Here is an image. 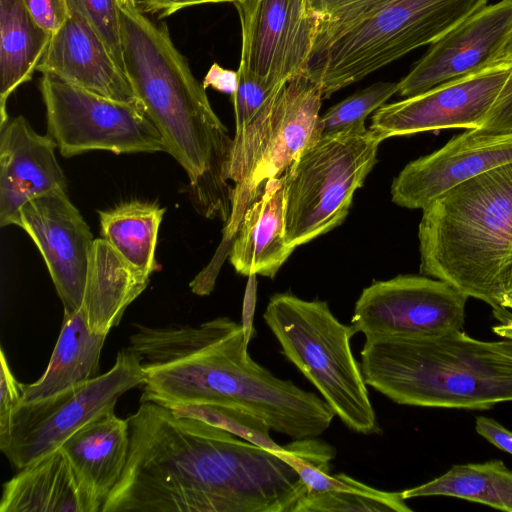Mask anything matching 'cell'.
<instances>
[{
	"instance_id": "obj_1",
	"label": "cell",
	"mask_w": 512,
	"mask_h": 512,
	"mask_svg": "<svg viewBox=\"0 0 512 512\" xmlns=\"http://www.w3.org/2000/svg\"><path fill=\"white\" fill-rule=\"evenodd\" d=\"M125 469L101 512H293L306 488L275 453L141 402Z\"/></svg>"
},
{
	"instance_id": "obj_2",
	"label": "cell",
	"mask_w": 512,
	"mask_h": 512,
	"mask_svg": "<svg viewBox=\"0 0 512 512\" xmlns=\"http://www.w3.org/2000/svg\"><path fill=\"white\" fill-rule=\"evenodd\" d=\"M134 326L129 347L144 373L140 403L169 409L203 403L234 406L292 440L318 437L336 416L323 398L256 363L241 324L229 317L198 325Z\"/></svg>"
},
{
	"instance_id": "obj_3",
	"label": "cell",
	"mask_w": 512,
	"mask_h": 512,
	"mask_svg": "<svg viewBox=\"0 0 512 512\" xmlns=\"http://www.w3.org/2000/svg\"><path fill=\"white\" fill-rule=\"evenodd\" d=\"M116 3L124 70L135 97L161 134L165 152L186 172L197 211L225 224L232 209L233 138L167 26L139 11L134 0Z\"/></svg>"
},
{
	"instance_id": "obj_4",
	"label": "cell",
	"mask_w": 512,
	"mask_h": 512,
	"mask_svg": "<svg viewBox=\"0 0 512 512\" xmlns=\"http://www.w3.org/2000/svg\"><path fill=\"white\" fill-rule=\"evenodd\" d=\"M420 273L489 304L507 324L499 298L512 290V162L452 188L422 209Z\"/></svg>"
},
{
	"instance_id": "obj_5",
	"label": "cell",
	"mask_w": 512,
	"mask_h": 512,
	"mask_svg": "<svg viewBox=\"0 0 512 512\" xmlns=\"http://www.w3.org/2000/svg\"><path fill=\"white\" fill-rule=\"evenodd\" d=\"M367 385L410 406L485 410L512 401V339L482 341L463 330L366 338Z\"/></svg>"
},
{
	"instance_id": "obj_6",
	"label": "cell",
	"mask_w": 512,
	"mask_h": 512,
	"mask_svg": "<svg viewBox=\"0 0 512 512\" xmlns=\"http://www.w3.org/2000/svg\"><path fill=\"white\" fill-rule=\"evenodd\" d=\"M263 318L282 354L349 429L364 435L381 432L361 365L352 354L350 340L357 333L352 324H342L326 301L290 292L272 295Z\"/></svg>"
},
{
	"instance_id": "obj_7",
	"label": "cell",
	"mask_w": 512,
	"mask_h": 512,
	"mask_svg": "<svg viewBox=\"0 0 512 512\" xmlns=\"http://www.w3.org/2000/svg\"><path fill=\"white\" fill-rule=\"evenodd\" d=\"M488 0H395L314 53L306 76L323 98L358 82L412 50L432 44Z\"/></svg>"
},
{
	"instance_id": "obj_8",
	"label": "cell",
	"mask_w": 512,
	"mask_h": 512,
	"mask_svg": "<svg viewBox=\"0 0 512 512\" xmlns=\"http://www.w3.org/2000/svg\"><path fill=\"white\" fill-rule=\"evenodd\" d=\"M383 140L365 124L325 134L284 172L289 245L296 248L342 224Z\"/></svg>"
},
{
	"instance_id": "obj_9",
	"label": "cell",
	"mask_w": 512,
	"mask_h": 512,
	"mask_svg": "<svg viewBox=\"0 0 512 512\" xmlns=\"http://www.w3.org/2000/svg\"><path fill=\"white\" fill-rule=\"evenodd\" d=\"M143 383L140 358L128 346L117 353L106 373L50 397L20 402L11 414L0 449L11 464L22 469L61 447L81 426L114 409L120 396Z\"/></svg>"
},
{
	"instance_id": "obj_10",
	"label": "cell",
	"mask_w": 512,
	"mask_h": 512,
	"mask_svg": "<svg viewBox=\"0 0 512 512\" xmlns=\"http://www.w3.org/2000/svg\"><path fill=\"white\" fill-rule=\"evenodd\" d=\"M47 134L62 156L93 150L114 154L165 151L161 134L138 101L110 99L43 74Z\"/></svg>"
},
{
	"instance_id": "obj_11",
	"label": "cell",
	"mask_w": 512,
	"mask_h": 512,
	"mask_svg": "<svg viewBox=\"0 0 512 512\" xmlns=\"http://www.w3.org/2000/svg\"><path fill=\"white\" fill-rule=\"evenodd\" d=\"M323 98L318 83L306 75L284 86L275 119L264 147L249 174L233 186L232 209L223 236L209 264L190 282L194 292L209 295L247 208L257 200L265 185L280 177L298 157L321 137L319 127Z\"/></svg>"
},
{
	"instance_id": "obj_12",
	"label": "cell",
	"mask_w": 512,
	"mask_h": 512,
	"mask_svg": "<svg viewBox=\"0 0 512 512\" xmlns=\"http://www.w3.org/2000/svg\"><path fill=\"white\" fill-rule=\"evenodd\" d=\"M467 299L442 280L398 275L363 289L351 324L366 338L423 337L463 330Z\"/></svg>"
},
{
	"instance_id": "obj_13",
	"label": "cell",
	"mask_w": 512,
	"mask_h": 512,
	"mask_svg": "<svg viewBox=\"0 0 512 512\" xmlns=\"http://www.w3.org/2000/svg\"><path fill=\"white\" fill-rule=\"evenodd\" d=\"M239 66L276 85L306 75L324 16L308 0H240Z\"/></svg>"
},
{
	"instance_id": "obj_14",
	"label": "cell",
	"mask_w": 512,
	"mask_h": 512,
	"mask_svg": "<svg viewBox=\"0 0 512 512\" xmlns=\"http://www.w3.org/2000/svg\"><path fill=\"white\" fill-rule=\"evenodd\" d=\"M511 71L512 60L506 59L477 74L384 104L374 112L369 129L384 140L446 128L477 129Z\"/></svg>"
},
{
	"instance_id": "obj_15",
	"label": "cell",
	"mask_w": 512,
	"mask_h": 512,
	"mask_svg": "<svg viewBox=\"0 0 512 512\" xmlns=\"http://www.w3.org/2000/svg\"><path fill=\"white\" fill-rule=\"evenodd\" d=\"M512 39V0L486 5L431 44L398 82L408 98L477 74L507 59Z\"/></svg>"
},
{
	"instance_id": "obj_16",
	"label": "cell",
	"mask_w": 512,
	"mask_h": 512,
	"mask_svg": "<svg viewBox=\"0 0 512 512\" xmlns=\"http://www.w3.org/2000/svg\"><path fill=\"white\" fill-rule=\"evenodd\" d=\"M19 227L42 255L64 312L79 311L95 239L67 190H53L24 204Z\"/></svg>"
},
{
	"instance_id": "obj_17",
	"label": "cell",
	"mask_w": 512,
	"mask_h": 512,
	"mask_svg": "<svg viewBox=\"0 0 512 512\" xmlns=\"http://www.w3.org/2000/svg\"><path fill=\"white\" fill-rule=\"evenodd\" d=\"M512 162L511 135H476L467 129L440 149L409 162L394 178L392 201L424 209L459 184Z\"/></svg>"
},
{
	"instance_id": "obj_18",
	"label": "cell",
	"mask_w": 512,
	"mask_h": 512,
	"mask_svg": "<svg viewBox=\"0 0 512 512\" xmlns=\"http://www.w3.org/2000/svg\"><path fill=\"white\" fill-rule=\"evenodd\" d=\"M55 141L38 134L24 116L0 127V226H19L20 211L31 199L53 190H67Z\"/></svg>"
},
{
	"instance_id": "obj_19",
	"label": "cell",
	"mask_w": 512,
	"mask_h": 512,
	"mask_svg": "<svg viewBox=\"0 0 512 512\" xmlns=\"http://www.w3.org/2000/svg\"><path fill=\"white\" fill-rule=\"evenodd\" d=\"M70 7L69 19L52 36L37 71L110 99L138 101L125 72L82 15Z\"/></svg>"
},
{
	"instance_id": "obj_20",
	"label": "cell",
	"mask_w": 512,
	"mask_h": 512,
	"mask_svg": "<svg viewBox=\"0 0 512 512\" xmlns=\"http://www.w3.org/2000/svg\"><path fill=\"white\" fill-rule=\"evenodd\" d=\"M0 512H101L61 447L4 483Z\"/></svg>"
},
{
	"instance_id": "obj_21",
	"label": "cell",
	"mask_w": 512,
	"mask_h": 512,
	"mask_svg": "<svg viewBox=\"0 0 512 512\" xmlns=\"http://www.w3.org/2000/svg\"><path fill=\"white\" fill-rule=\"evenodd\" d=\"M294 250L286 239L281 175L268 181L261 196L245 211L228 257L241 275L260 274L273 279Z\"/></svg>"
},
{
	"instance_id": "obj_22",
	"label": "cell",
	"mask_w": 512,
	"mask_h": 512,
	"mask_svg": "<svg viewBox=\"0 0 512 512\" xmlns=\"http://www.w3.org/2000/svg\"><path fill=\"white\" fill-rule=\"evenodd\" d=\"M80 482L101 507L118 483L129 456L126 419L104 411L75 431L61 445Z\"/></svg>"
},
{
	"instance_id": "obj_23",
	"label": "cell",
	"mask_w": 512,
	"mask_h": 512,
	"mask_svg": "<svg viewBox=\"0 0 512 512\" xmlns=\"http://www.w3.org/2000/svg\"><path fill=\"white\" fill-rule=\"evenodd\" d=\"M149 280L150 275L126 262L105 239H95L81 307L89 328L108 334Z\"/></svg>"
},
{
	"instance_id": "obj_24",
	"label": "cell",
	"mask_w": 512,
	"mask_h": 512,
	"mask_svg": "<svg viewBox=\"0 0 512 512\" xmlns=\"http://www.w3.org/2000/svg\"><path fill=\"white\" fill-rule=\"evenodd\" d=\"M107 334L92 331L82 308L64 312L61 330L43 375L22 385L21 402L40 400L100 375V355Z\"/></svg>"
},
{
	"instance_id": "obj_25",
	"label": "cell",
	"mask_w": 512,
	"mask_h": 512,
	"mask_svg": "<svg viewBox=\"0 0 512 512\" xmlns=\"http://www.w3.org/2000/svg\"><path fill=\"white\" fill-rule=\"evenodd\" d=\"M51 39L22 0H0V127L9 119L8 98L32 78Z\"/></svg>"
},
{
	"instance_id": "obj_26",
	"label": "cell",
	"mask_w": 512,
	"mask_h": 512,
	"mask_svg": "<svg viewBox=\"0 0 512 512\" xmlns=\"http://www.w3.org/2000/svg\"><path fill=\"white\" fill-rule=\"evenodd\" d=\"M165 210L156 203L134 200L98 211L102 238L126 262L151 275L161 268L155 249Z\"/></svg>"
},
{
	"instance_id": "obj_27",
	"label": "cell",
	"mask_w": 512,
	"mask_h": 512,
	"mask_svg": "<svg viewBox=\"0 0 512 512\" xmlns=\"http://www.w3.org/2000/svg\"><path fill=\"white\" fill-rule=\"evenodd\" d=\"M402 496L456 497L512 512V470L501 460L456 464L440 477L402 491Z\"/></svg>"
},
{
	"instance_id": "obj_28",
	"label": "cell",
	"mask_w": 512,
	"mask_h": 512,
	"mask_svg": "<svg viewBox=\"0 0 512 512\" xmlns=\"http://www.w3.org/2000/svg\"><path fill=\"white\" fill-rule=\"evenodd\" d=\"M171 410L178 416L204 421L271 452L284 450V446L271 438L267 422L244 409L203 403L177 405Z\"/></svg>"
},
{
	"instance_id": "obj_29",
	"label": "cell",
	"mask_w": 512,
	"mask_h": 512,
	"mask_svg": "<svg viewBox=\"0 0 512 512\" xmlns=\"http://www.w3.org/2000/svg\"><path fill=\"white\" fill-rule=\"evenodd\" d=\"M402 492L367 494L354 491L306 492L293 512H412Z\"/></svg>"
},
{
	"instance_id": "obj_30",
	"label": "cell",
	"mask_w": 512,
	"mask_h": 512,
	"mask_svg": "<svg viewBox=\"0 0 512 512\" xmlns=\"http://www.w3.org/2000/svg\"><path fill=\"white\" fill-rule=\"evenodd\" d=\"M398 92L396 82H376L331 106L319 117L321 136L364 125L366 118Z\"/></svg>"
},
{
	"instance_id": "obj_31",
	"label": "cell",
	"mask_w": 512,
	"mask_h": 512,
	"mask_svg": "<svg viewBox=\"0 0 512 512\" xmlns=\"http://www.w3.org/2000/svg\"><path fill=\"white\" fill-rule=\"evenodd\" d=\"M395 0H308L324 16L314 53L372 18Z\"/></svg>"
},
{
	"instance_id": "obj_32",
	"label": "cell",
	"mask_w": 512,
	"mask_h": 512,
	"mask_svg": "<svg viewBox=\"0 0 512 512\" xmlns=\"http://www.w3.org/2000/svg\"><path fill=\"white\" fill-rule=\"evenodd\" d=\"M124 70L120 14L116 0H69Z\"/></svg>"
},
{
	"instance_id": "obj_33",
	"label": "cell",
	"mask_w": 512,
	"mask_h": 512,
	"mask_svg": "<svg viewBox=\"0 0 512 512\" xmlns=\"http://www.w3.org/2000/svg\"><path fill=\"white\" fill-rule=\"evenodd\" d=\"M471 131L484 136L512 134V71L484 123Z\"/></svg>"
},
{
	"instance_id": "obj_34",
	"label": "cell",
	"mask_w": 512,
	"mask_h": 512,
	"mask_svg": "<svg viewBox=\"0 0 512 512\" xmlns=\"http://www.w3.org/2000/svg\"><path fill=\"white\" fill-rule=\"evenodd\" d=\"M0 363V440H2L8 433L12 412L21 402L23 384L13 375L2 348Z\"/></svg>"
},
{
	"instance_id": "obj_35",
	"label": "cell",
	"mask_w": 512,
	"mask_h": 512,
	"mask_svg": "<svg viewBox=\"0 0 512 512\" xmlns=\"http://www.w3.org/2000/svg\"><path fill=\"white\" fill-rule=\"evenodd\" d=\"M33 19L52 36L71 15L69 0H22Z\"/></svg>"
},
{
	"instance_id": "obj_36",
	"label": "cell",
	"mask_w": 512,
	"mask_h": 512,
	"mask_svg": "<svg viewBox=\"0 0 512 512\" xmlns=\"http://www.w3.org/2000/svg\"><path fill=\"white\" fill-rule=\"evenodd\" d=\"M237 1L240 0H134V3L142 13L163 18L190 6Z\"/></svg>"
},
{
	"instance_id": "obj_37",
	"label": "cell",
	"mask_w": 512,
	"mask_h": 512,
	"mask_svg": "<svg viewBox=\"0 0 512 512\" xmlns=\"http://www.w3.org/2000/svg\"><path fill=\"white\" fill-rule=\"evenodd\" d=\"M476 432L497 448L512 455V431L494 419L478 416L475 420Z\"/></svg>"
},
{
	"instance_id": "obj_38",
	"label": "cell",
	"mask_w": 512,
	"mask_h": 512,
	"mask_svg": "<svg viewBox=\"0 0 512 512\" xmlns=\"http://www.w3.org/2000/svg\"><path fill=\"white\" fill-rule=\"evenodd\" d=\"M203 87L230 94L233 96L238 87V72L225 69L217 63H213L203 79Z\"/></svg>"
},
{
	"instance_id": "obj_39",
	"label": "cell",
	"mask_w": 512,
	"mask_h": 512,
	"mask_svg": "<svg viewBox=\"0 0 512 512\" xmlns=\"http://www.w3.org/2000/svg\"><path fill=\"white\" fill-rule=\"evenodd\" d=\"M242 308V331L245 343L248 345L254 337L253 317L256 303V275L248 276Z\"/></svg>"
},
{
	"instance_id": "obj_40",
	"label": "cell",
	"mask_w": 512,
	"mask_h": 512,
	"mask_svg": "<svg viewBox=\"0 0 512 512\" xmlns=\"http://www.w3.org/2000/svg\"><path fill=\"white\" fill-rule=\"evenodd\" d=\"M492 330L500 337L512 339V322L493 326Z\"/></svg>"
},
{
	"instance_id": "obj_41",
	"label": "cell",
	"mask_w": 512,
	"mask_h": 512,
	"mask_svg": "<svg viewBox=\"0 0 512 512\" xmlns=\"http://www.w3.org/2000/svg\"><path fill=\"white\" fill-rule=\"evenodd\" d=\"M507 59L512 60V39L507 49Z\"/></svg>"
}]
</instances>
